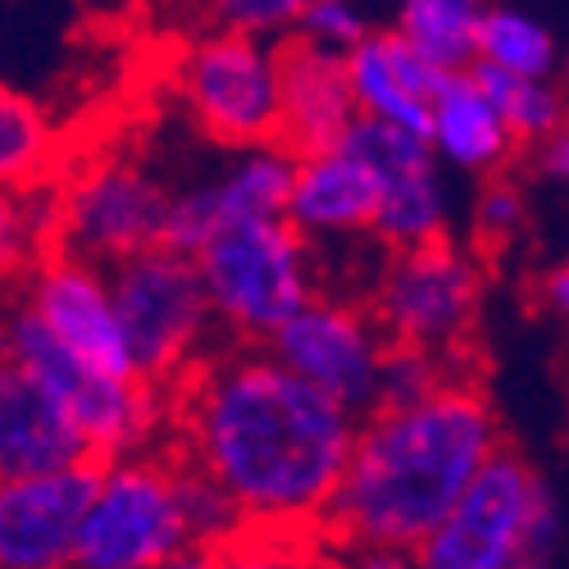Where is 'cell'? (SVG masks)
<instances>
[{
	"instance_id": "6da1fadb",
	"label": "cell",
	"mask_w": 569,
	"mask_h": 569,
	"mask_svg": "<svg viewBox=\"0 0 569 569\" xmlns=\"http://www.w3.org/2000/svg\"><path fill=\"white\" fill-rule=\"evenodd\" d=\"M178 451L192 456L251 525H319L360 438V415L282 365L232 342L169 388Z\"/></svg>"
},
{
	"instance_id": "7a4b0ae2",
	"label": "cell",
	"mask_w": 569,
	"mask_h": 569,
	"mask_svg": "<svg viewBox=\"0 0 569 569\" xmlns=\"http://www.w3.org/2000/svg\"><path fill=\"white\" fill-rule=\"evenodd\" d=\"M497 447L501 419L479 378L460 369L433 397L360 419L347 479L319 529L333 547L419 551Z\"/></svg>"
},
{
	"instance_id": "3957f363",
	"label": "cell",
	"mask_w": 569,
	"mask_h": 569,
	"mask_svg": "<svg viewBox=\"0 0 569 569\" xmlns=\"http://www.w3.org/2000/svg\"><path fill=\"white\" fill-rule=\"evenodd\" d=\"M565 519L533 460L501 442L456 510L419 542L423 569H551Z\"/></svg>"
},
{
	"instance_id": "277c9868",
	"label": "cell",
	"mask_w": 569,
	"mask_h": 569,
	"mask_svg": "<svg viewBox=\"0 0 569 569\" xmlns=\"http://www.w3.org/2000/svg\"><path fill=\"white\" fill-rule=\"evenodd\" d=\"M6 360L51 388L97 451L101 465L147 451L164 423H173V397L151 378H119L82 360L28 301L6 315Z\"/></svg>"
},
{
	"instance_id": "5b68a950",
	"label": "cell",
	"mask_w": 569,
	"mask_h": 569,
	"mask_svg": "<svg viewBox=\"0 0 569 569\" xmlns=\"http://www.w3.org/2000/svg\"><path fill=\"white\" fill-rule=\"evenodd\" d=\"M228 342L264 347L319 292V247L282 214L219 232L197 256Z\"/></svg>"
},
{
	"instance_id": "8992f818",
	"label": "cell",
	"mask_w": 569,
	"mask_h": 569,
	"mask_svg": "<svg viewBox=\"0 0 569 569\" xmlns=\"http://www.w3.org/2000/svg\"><path fill=\"white\" fill-rule=\"evenodd\" d=\"M197 547L178 488V451H132L106 465L82 519L73 569H164Z\"/></svg>"
},
{
	"instance_id": "52a82bcc",
	"label": "cell",
	"mask_w": 569,
	"mask_h": 569,
	"mask_svg": "<svg viewBox=\"0 0 569 569\" xmlns=\"http://www.w3.org/2000/svg\"><path fill=\"white\" fill-rule=\"evenodd\" d=\"M173 91L187 119L223 151L282 141L278 37H256L214 23L182 51Z\"/></svg>"
},
{
	"instance_id": "ba28073f",
	"label": "cell",
	"mask_w": 569,
	"mask_h": 569,
	"mask_svg": "<svg viewBox=\"0 0 569 569\" xmlns=\"http://www.w3.org/2000/svg\"><path fill=\"white\" fill-rule=\"evenodd\" d=\"M110 288L137 369L160 388H173L182 373H192L210 356L206 342L223 333L197 256L173 247L141 251L110 269Z\"/></svg>"
},
{
	"instance_id": "9c48e42d",
	"label": "cell",
	"mask_w": 569,
	"mask_h": 569,
	"mask_svg": "<svg viewBox=\"0 0 569 569\" xmlns=\"http://www.w3.org/2000/svg\"><path fill=\"white\" fill-rule=\"evenodd\" d=\"M369 310L392 342L423 347L465 369L483 315V269L451 237L410 251H388L369 288Z\"/></svg>"
},
{
	"instance_id": "30bf717a",
	"label": "cell",
	"mask_w": 569,
	"mask_h": 569,
	"mask_svg": "<svg viewBox=\"0 0 569 569\" xmlns=\"http://www.w3.org/2000/svg\"><path fill=\"white\" fill-rule=\"evenodd\" d=\"M173 192L137 160H97L60 192L56 247L91 264H123L164 247Z\"/></svg>"
},
{
	"instance_id": "8fae6325",
	"label": "cell",
	"mask_w": 569,
	"mask_h": 569,
	"mask_svg": "<svg viewBox=\"0 0 569 569\" xmlns=\"http://www.w3.org/2000/svg\"><path fill=\"white\" fill-rule=\"evenodd\" d=\"M264 347L282 365H292L301 378L319 383L328 397H338L351 415L365 419L378 410V388H383L392 338L369 310V301L319 292Z\"/></svg>"
},
{
	"instance_id": "7c38bea8",
	"label": "cell",
	"mask_w": 569,
	"mask_h": 569,
	"mask_svg": "<svg viewBox=\"0 0 569 569\" xmlns=\"http://www.w3.org/2000/svg\"><path fill=\"white\" fill-rule=\"evenodd\" d=\"M342 147L365 160L378 178V223L373 242L383 251H410L429 247L447 237V182H442V156L433 151L429 137H419L401 123L360 114L351 132L342 137Z\"/></svg>"
},
{
	"instance_id": "4fadbf2b",
	"label": "cell",
	"mask_w": 569,
	"mask_h": 569,
	"mask_svg": "<svg viewBox=\"0 0 569 569\" xmlns=\"http://www.w3.org/2000/svg\"><path fill=\"white\" fill-rule=\"evenodd\" d=\"M292 178H297V156L282 141L232 151V160L219 173L173 192L164 247L182 256H201L219 232L237 223L282 219L292 201Z\"/></svg>"
},
{
	"instance_id": "5bb4252c",
	"label": "cell",
	"mask_w": 569,
	"mask_h": 569,
	"mask_svg": "<svg viewBox=\"0 0 569 569\" xmlns=\"http://www.w3.org/2000/svg\"><path fill=\"white\" fill-rule=\"evenodd\" d=\"M19 301H28L82 360H91L106 373H119V378H141L106 264H91V260L56 247L23 269Z\"/></svg>"
},
{
	"instance_id": "9a60e30c",
	"label": "cell",
	"mask_w": 569,
	"mask_h": 569,
	"mask_svg": "<svg viewBox=\"0 0 569 569\" xmlns=\"http://www.w3.org/2000/svg\"><path fill=\"white\" fill-rule=\"evenodd\" d=\"M101 473V460H87L56 473L0 479V569H73Z\"/></svg>"
},
{
	"instance_id": "2e32d148",
	"label": "cell",
	"mask_w": 569,
	"mask_h": 569,
	"mask_svg": "<svg viewBox=\"0 0 569 569\" xmlns=\"http://www.w3.org/2000/svg\"><path fill=\"white\" fill-rule=\"evenodd\" d=\"M282 64V147L292 156H319L342 147V137L360 119L356 87L342 51L288 32L278 37Z\"/></svg>"
},
{
	"instance_id": "e0dca14e",
	"label": "cell",
	"mask_w": 569,
	"mask_h": 569,
	"mask_svg": "<svg viewBox=\"0 0 569 569\" xmlns=\"http://www.w3.org/2000/svg\"><path fill=\"white\" fill-rule=\"evenodd\" d=\"M97 460L73 410L32 373L6 360L0 369V479L56 473Z\"/></svg>"
},
{
	"instance_id": "ac0fdd59",
	"label": "cell",
	"mask_w": 569,
	"mask_h": 569,
	"mask_svg": "<svg viewBox=\"0 0 569 569\" xmlns=\"http://www.w3.org/2000/svg\"><path fill=\"white\" fill-rule=\"evenodd\" d=\"M347 69L360 114L401 123L433 141V97L447 82V69L423 56L406 32H369L356 51H347Z\"/></svg>"
},
{
	"instance_id": "d6986e66",
	"label": "cell",
	"mask_w": 569,
	"mask_h": 569,
	"mask_svg": "<svg viewBox=\"0 0 569 569\" xmlns=\"http://www.w3.org/2000/svg\"><path fill=\"white\" fill-rule=\"evenodd\" d=\"M378 178L365 160H356L347 147L297 156L292 201L288 219L310 237V242H351V237H373L378 223Z\"/></svg>"
},
{
	"instance_id": "ffe728a7",
	"label": "cell",
	"mask_w": 569,
	"mask_h": 569,
	"mask_svg": "<svg viewBox=\"0 0 569 569\" xmlns=\"http://www.w3.org/2000/svg\"><path fill=\"white\" fill-rule=\"evenodd\" d=\"M433 151L442 156V164L460 173H479V178H497L519 151L497 101L469 69L447 73L442 91L433 97Z\"/></svg>"
},
{
	"instance_id": "44dd1931",
	"label": "cell",
	"mask_w": 569,
	"mask_h": 569,
	"mask_svg": "<svg viewBox=\"0 0 569 569\" xmlns=\"http://www.w3.org/2000/svg\"><path fill=\"white\" fill-rule=\"evenodd\" d=\"M469 73L479 78V87L497 101L506 128L519 141V151H525V147H547V141L565 128V119H569V91L560 82L525 78V73H510V69L488 64V60H473Z\"/></svg>"
},
{
	"instance_id": "7402d4cb",
	"label": "cell",
	"mask_w": 569,
	"mask_h": 569,
	"mask_svg": "<svg viewBox=\"0 0 569 569\" xmlns=\"http://www.w3.org/2000/svg\"><path fill=\"white\" fill-rule=\"evenodd\" d=\"M492 0H401L397 32H406L447 73L479 60V23Z\"/></svg>"
},
{
	"instance_id": "603a6c76",
	"label": "cell",
	"mask_w": 569,
	"mask_h": 569,
	"mask_svg": "<svg viewBox=\"0 0 569 569\" xmlns=\"http://www.w3.org/2000/svg\"><path fill=\"white\" fill-rule=\"evenodd\" d=\"M479 60L501 64L510 73H525V78H551L565 56L547 23L529 19L515 6H488L479 23Z\"/></svg>"
},
{
	"instance_id": "cb8c5ba5",
	"label": "cell",
	"mask_w": 569,
	"mask_h": 569,
	"mask_svg": "<svg viewBox=\"0 0 569 569\" xmlns=\"http://www.w3.org/2000/svg\"><path fill=\"white\" fill-rule=\"evenodd\" d=\"M223 569H338V547L319 525H247L223 547Z\"/></svg>"
},
{
	"instance_id": "d4e9b609",
	"label": "cell",
	"mask_w": 569,
	"mask_h": 569,
	"mask_svg": "<svg viewBox=\"0 0 569 569\" xmlns=\"http://www.w3.org/2000/svg\"><path fill=\"white\" fill-rule=\"evenodd\" d=\"M51 151L56 137L37 101L6 87L0 91V173H6V187H37L51 164Z\"/></svg>"
},
{
	"instance_id": "484cf974",
	"label": "cell",
	"mask_w": 569,
	"mask_h": 569,
	"mask_svg": "<svg viewBox=\"0 0 569 569\" xmlns=\"http://www.w3.org/2000/svg\"><path fill=\"white\" fill-rule=\"evenodd\" d=\"M451 373H460V365L423 351V347L392 342V356H388V369H383V388H378V410H401V406L433 397Z\"/></svg>"
},
{
	"instance_id": "4316f807",
	"label": "cell",
	"mask_w": 569,
	"mask_h": 569,
	"mask_svg": "<svg viewBox=\"0 0 569 569\" xmlns=\"http://www.w3.org/2000/svg\"><path fill=\"white\" fill-rule=\"evenodd\" d=\"M310 6L315 0H210L206 14L219 28L256 32V37H288V32H297V23Z\"/></svg>"
},
{
	"instance_id": "83f0119b",
	"label": "cell",
	"mask_w": 569,
	"mask_h": 569,
	"mask_svg": "<svg viewBox=\"0 0 569 569\" xmlns=\"http://www.w3.org/2000/svg\"><path fill=\"white\" fill-rule=\"evenodd\" d=\"M529 223V206H525V192L510 182V178H488L479 201H473V232H479V242L488 247H506L515 232H525Z\"/></svg>"
},
{
	"instance_id": "f1b7e54d",
	"label": "cell",
	"mask_w": 569,
	"mask_h": 569,
	"mask_svg": "<svg viewBox=\"0 0 569 569\" xmlns=\"http://www.w3.org/2000/svg\"><path fill=\"white\" fill-rule=\"evenodd\" d=\"M297 32L310 37V41H319V46H328V51H342V56H347V51H356V46H360L373 28L365 23V14H360L356 0H315V6L301 14Z\"/></svg>"
},
{
	"instance_id": "f546056e",
	"label": "cell",
	"mask_w": 569,
	"mask_h": 569,
	"mask_svg": "<svg viewBox=\"0 0 569 569\" xmlns=\"http://www.w3.org/2000/svg\"><path fill=\"white\" fill-rule=\"evenodd\" d=\"M338 569H423L415 551L401 547H338Z\"/></svg>"
},
{
	"instance_id": "4dcf8cb0",
	"label": "cell",
	"mask_w": 569,
	"mask_h": 569,
	"mask_svg": "<svg viewBox=\"0 0 569 569\" xmlns=\"http://www.w3.org/2000/svg\"><path fill=\"white\" fill-rule=\"evenodd\" d=\"M538 297H542V310H551L560 323H569V264H556L542 273Z\"/></svg>"
},
{
	"instance_id": "1f68e13d",
	"label": "cell",
	"mask_w": 569,
	"mask_h": 569,
	"mask_svg": "<svg viewBox=\"0 0 569 569\" xmlns=\"http://www.w3.org/2000/svg\"><path fill=\"white\" fill-rule=\"evenodd\" d=\"M538 160H542V173L569 182V119H565V128L547 141V147H538Z\"/></svg>"
},
{
	"instance_id": "d6a6232c",
	"label": "cell",
	"mask_w": 569,
	"mask_h": 569,
	"mask_svg": "<svg viewBox=\"0 0 569 569\" xmlns=\"http://www.w3.org/2000/svg\"><path fill=\"white\" fill-rule=\"evenodd\" d=\"M164 569H223V547H187Z\"/></svg>"
},
{
	"instance_id": "836d02e7",
	"label": "cell",
	"mask_w": 569,
	"mask_h": 569,
	"mask_svg": "<svg viewBox=\"0 0 569 569\" xmlns=\"http://www.w3.org/2000/svg\"><path fill=\"white\" fill-rule=\"evenodd\" d=\"M560 87H565V91H569V56H565V60H560Z\"/></svg>"
},
{
	"instance_id": "e575fe53",
	"label": "cell",
	"mask_w": 569,
	"mask_h": 569,
	"mask_svg": "<svg viewBox=\"0 0 569 569\" xmlns=\"http://www.w3.org/2000/svg\"><path fill=\"white\" fill-rule=\"evenodd\" d=\"M182 6H192V10H206V6H210V0H182Z\"/></svg>"
}]
</instances>
